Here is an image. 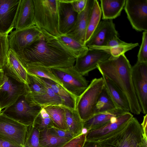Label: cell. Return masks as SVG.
Wrapping results in <instances>:
<instances>
[{
	"mask_svg": "<svg viewBox=\"0 0 147 147\" xmlns=\"http://www.w3.org/2000/svg\"><path fill=\"white\" fill-rule=\"evenodd\" d=\"M40 30L41 34L39 38L18 56L24 67L27 65L47 68L74 66L76 58L60 43L56 36Z\"/></svg>",
	"mask_w": 147,
	"mask_h": 147,
	"instance_id": "cell-1",
	"label": "cell"
},
{
	"mask_svg": "<svg viewBox=\"0 0 147 147\" xmlns=\"http://www.w3.org/2000/svg\"><path fill=\"white\" fill-rule=\"evenodd\" d=\"M97 68L124 94L129 102L130 112L140 114L141 111L133 85L132 66L125 54L116 57L111 55L99 63Z\"/></svg>",
	"mask_w": 147,
	"mask_h": 147,
	"instance_id": "cell-2",
	"label": "cell"
},
{
	"mask_svg": "<svg viewBox=\"0 0 147 147\" xmlns=\"http://www.w3.org/2000/svg\"><path fill=\"white\" fill-rule=\"evenodd\" d=\"M99 142L102 147H147V138L141 124L134 117L121 131Z\"/></svg>",
	"mask_w": 147,
	"mask_h": 147,
	"instance_id": "cell-3",
	"label": "cell"
},
{
	"mask_svg": "<svg viewBox=\"0 0 147 147\" xmlns=\"http://www.w3.org/2000/svg\"><path fill=\"white\" fill-rule=\"evenodd\" d=\"M34 24L57 36L59 31L58 0H33Z\"/></svg>",
	"mask_w": 147,
	"mask_h": 147,
	"instance_id": "cell-4",
	"label": "cell"
},
{
	"mask_svg": "<svg viewBox=\"0 0 147 147\" xmlns=\"http://www.w3.org/2000/svg\"><path fill=\"white\" fill-rule=\"evenodd\" d=\"M102 77L93 79L76 100V109L81 119L85 121L94 115V109L99 96L104 87Z\"/></svg>",
	"mask_w": 147,
	"mask_h": 147,
	"instance_id": "cell-5",
	"label": "cell"
},
{
	"mask_svg": "<svg viewBox=\"0 0 147 147\" xmlns=\"http://www.w3.org/2000/svg\"><path fill=\"white\" fill-rule=\"evenodd\" d=\"M49 68L61 83L62 86L77 98L89 85L88 81L75 69L74 66Z\"/></svg>",
	"mask_w": 147,
	"mask_h": 147,
	"instance_id": "cell-6",
	"label": "cell"
},
{
	"mask_svg": "<svg viewBox=\"0 0 147 147\" xmlns=\"http://www.w3.org/2000/svg\"><path fill=\"white\" fill-rule=\"evenodd\" d=\"M28 126L0 113V139L24 147Z\"/></svg>",
	"mask_w": 147,
	"mask_h": 147,
	"instance_id": "cell-7",
	"label": "cell"
},
{
	"mask_svg": "<svg viewBox=\"0 0 147 147\" xmlns=\"http://www.w3.org/2000/svg\"><path fill=\"white\" fill-rule=\"evenodd\" d=\"M25 95L20 96L12 104L1 112L18 122L29 126L32 124L42 108L38 106H30L26 99Z\"/></svg>",
	"mask_w": 147,
	"mask_h": 147,
	"instance_id": "cell-8",
	"label": "cell"
},
{
	"mask_svg": "<svg viewBox=\"0 0 147 147\" xmlns=\"http://www.w3.org/2000/svg\"><path fill=\"white\" fill-rule=\"evenodd\" d=\"M133 117L130 112L113 117L109 122L98 128L88 131L86 140L100 141L117 133L126 126Z\"/></svg>",
	"mask_w": 147,
	"mask_h": 147,
	"instance_id": "cell-9",
	"label": "cell"
},
{
	"mask_svg": "<svg viewBox=\"0 0 147 147\" xmlns=\"http://www.w3.org/2000/svg\"><path fill=\"white\" fill-rule=\"evenodd\" d=\"M41 34V30L35 25L11 31L8 36L9 49L18 56L25 48L37 40Z\"/></svg>",
	"mask_w": 147,
	"mask_h": 147,
	"instance_id": "cell-10",
	"label": "cell"
},
{
	"mask_svg": "<svg viewBox=\"0 0 147 147\" xmlns=\"http://www.w3.org/2000/svg\"><path fill=\"white\" fill-rule=\"evenodd\" d=\"M4 71L7 76V79L0 88L1 111L12 104L20 96L29 92L26 84L18 81Z\"/></svg>",
	"mask_w": 147,
	"mask_h": 147,
	"instance_id": "cell-11",
	"label": "cell"
},
{
	"mask_svg": "<svg viewBox=\"0 0 147 147\" xmlns=\"http://www.w3.org/2000/svg\"><path fill=\"white\" fill-rule=\"evenodd\" d=\"M132 76L135 92L141 112L147 114V62H137L132 66Z\"/></svg>",
	"mask_w": 147,
	"mask_h": 147,
	"instance_id": "cell-12",
	"label": "cell"
},
{
	"mask_svg": "<svg viewBox=\"0 0 147 147\" xmlns=\"http://www.w3.org/2000/svg\"><path fill=\"white\" fill-rule=\"evenodd\" d=\"M124 7L133 28L147 32V0H126Z\"/></svg>",
	"mask_w": 147,
	"mask_h": 147,
	"instance_id": "cell-13",
	"label": "cell"
},
{
	"mask_svg": "<svg viewBox=\"0 0 147 147\" xmlns=\"http://www.w3.org/2000/svg\"><path fill=\"white\" fill-rule=\"evenodd\" d=\"M111 56L109 53L105 51L88 49L85 54L76 58L74 67L83 76L87 75L89 72L97 68L99 63Z\"/></svg>",
	"mask_w": 147,
	"mask_h": 147,
	"instance_id": "cell-14",
	"label": "cell"
},
{
	"mask_svg": "<svg viewBox=\"0 0 147 147\" xmlns=\"http://www.w3.org/2000/svg\"><path fill=\"white\" fill-rule=\"evenodd\" d=\"M118 35L113 20H103L100 22L85 44L89 49L102 47L114 37Z\"/></svg>",
	"mask_w": 147,
	"mask_h": 147,
	"instance_id": "cell-15",
	"label": "cell"
},
{
	"mask_svg": "<svg viewBox=\"0 0 147 147\" xmlns=\"http://www.w3.org/2000/svg\"><path fill=\"white\" fill-rule=\"evenodd\" d=\"M21 0H0V34H8L14 28Z\"/></svg>",
	"mask_w": 147,
	"mask_h": 147,
	"instance_id": "cell-16",
	"label": "cell"
},
{
	"mask_svg": "<svg viewBox=\"0 0 147 147\" xmlns=\"http://www.w3.org/2000/svg\"><path fill=\"white\" fill-rule=\"evenodd\" d=\"M58 0L59 32L60 34H66L74 27L78 13L74 10L70 3L64 0Z\"/></svg>",
	"mask_w": 147,
	"mask_h": 147,
	"instance_id": "cell-17",
	"label": "cell"
},
{
	"mask_svg": "<svg viewBox=\"0 0 147 147\" xmlns=\"http://www.w3.org/2000/svg\"><path fill=\"white\" fill-rule=\"evenodd\" d=\"M94 0H87L84 10L78 14L75 24L67 34L82 44H85V39L88 22Z\"/></svg>",
	"mask_w": 147,
	"mask_h": 147,
	"instance_id": "cell-18",
	"label": "cell"
},
{
	"mask_svg": "<svg viewBox=\"0 0 147 147\" xmlns=\"http://www.w3.org/2000/svg\"><path fill=\"white\" fill-rule=\"evenodd\" d=\"M34 12L33 0H21L14 28L18 30L34 25Z\"/></svg>",
	"mask_w": 147,
	"mask_h": 147,
	"instance_id": "cell-19",
	"label": "cell"
},
{
	"mask_svg": "<svg viewBox=\"0 0 147 147\" xmlns=\"http://www.w3.org/2000/svg\"><path fill=\"white\" fill-rule=\"evenodd\" d=\"M47 85V91L44 94H38L29 92L25 95V99L30 106H38L42 108L50 106H63L60 98Z\"/></svg>",
	"mask_w": 147,
	"mask_h": 147,
	"instance_id": "cell-20",
	"label": "cell"
},
{
	"mask_svg": "<svg viewBox=\"0 0 147 147\" xmlns=\"http://www.w3.org/2000/svg\"><path fill=\"white\" fill-rule=\"evenodd\" d=\"M3 70L18 81L27 84V71L17 54L10 49Z\"/></svg>",
	"mask_w": 147,
	"mask_h": 147,
	"instance_id": "cell-21",
	"label": "cell"
},
{
	"mask_svg": "<svg viewBox=\"0 0 147 147\" xmlns=\"http://www.w3.org/2000/svg\"><path fill=\"white\" fill-rule=\"evenodd\" d=\"M104 87L116 108L125 112H130L129 102L123 93L108 78L102 75Z\"/></svg>",
	"mask_w": 147,
	"mask_h": 147,
	"instance_id": "cell-22",
	"label": "cell"
},
{
	"mask_svg": "<svg viewBox=\"0 0 147 147\" xmlns=\"http://www.w3.org/2000/svg\"><path fill=\"white\" fill-rule=\"evenodd\" d=\"M126 112L116 108L109 111L94 114L91 118L84 122L83 128L87 131L100 127L109 122L114 117Z\"/></svg>",
	"mask_w": 147,
	"mask_h": 147,
	"instance_id": "cell-23",
	"label": "cell"
},
{
	"mask_svg": "<svg viewBox=\"0 0 147 147\" xmlns=\"http://www.w3.org/2000/svg\"><path fill=\"white\" fill-rule=\"evenodd\" d=\"M138 45V43L126 42L120 40L118 36H116L109 40L104 46L91 49L105 51L109 53L112 56L116 57L125 54Z\"/></svg>",
	"mask_w": 147,
	"mask_h": 147,
	"instance_id": "cell-24",
	"label": "cell"
},
{
	"mask_svg": "<svg viewBox=\"0 0 147 147\" xmlns=\"http://www.w3.org/2000/svg\"><path fill=\"white\" fill-rule=\"evenodd\" d=\"M40 78L60 98L62 102V106L71 110L76 109L77 98L75 96L63 86L53 81Z\"/></svg>",
	"mask_w": 147,
	"mask_h": 147,
	"instance_id": "cell-25",
	"label": "cell"
},
{
	"mask_svg": "<svg viewBox=\"0 0 147 147\" xmlns=\"http://www.w3.org/2000/svg\"><path fill=\"white\" fill-rule=\"evenodd\" d=\"M100 1L102 19L112 20L120 15L126 0H101Z\"/></svg>",
	"mask_w": 147,
	"mask_h": 147,
	"instance_id": "cell-26",
	"label": "cell"
},
{
	"mask_svg": "<svg viewBox=\"0 0 147 147\" xmlns=\"http://www.w3.org/2000/svg\"><path fill=\"white\" fill-rule=\"evenodd\" d=\"M60 43L77 58L85 54L88 49L84 45L67 34H59L56 36Z\"/></svg>",
	"mask_w": 147,
	"mask_h": 147,
	"instance_id": "cell-27",
	"label": "cell"
},
{
	"mask_svg": "<svg viewBox=\"0 0 147 147\" xmlns=\"http://www.w3.org/2000/svg\"><path fill=\"white\" fill-rule=\"evenodd\" d=\"M65 112V122L68 130L73 138L82 134L84 122L76 109L71 110L63 107Z\"/></svg>",
	"mask_w": 147,
	"mask_h": 147,
	"instance_id": "cell-28",
	"label": "cell"
},
{
	"mask_svg": "<svg viewBox=\"0 0 147 147\" xmlns=\"http://www.w3.org/2000/svg\"><path fill=\"white\" fill-rule=\"evenodd\" d=\"M71 139L53 135L46 129L39 132V143L40 147H62Z\"/></svg>",
	"mask_w": 147,
	"mask_h": 147,
	"instance_id": "cell-29",
	"label": "cell"
},
{
	"mask_svg": "<svg viewBox=\"0 0 147 147\" xmlns=\"http://www.w3.org/2000/svg\"><path fill=\"white\" fill-rule=\"evenodd\" d=\"M44 108L49 115L55 126L68 130L65 122V112L63 106H50Z\"/></svg>",
	"mask_w": 147,
	"mask_h": 147,
	"instance_id": "cell-30",
	"label": "cell"
},
{
	"mask_svg": "<svg viewBox=\"0 0 147 147\" xmlns=\"http://www.w3.org/2000/svg\"><path fill=\"white\" fill-rule=\"evenodd\" d=\"M102 14L100 7L98 1L97 0H94L89 16L86 31L85 44L90 38L100 22Z\"/></svg>",
	"mask_w": 147,
	"mask_h": 147,
	"instance_id": "cell-31",
	"label": "cell"
},
{
	"mask_svg": "<svg viewBox=\"0 0 147 147\" xmlns=\"http://www.w3.org/2000/svg\"><path fill=\"white\" fill-rule=\"evenodd\" d=\"M117 108L104 87L97 100L94 109V115L109 111Z\"/></svg>",
	"mask_w": 147,
	"mask_h": 147,
	"instance_id": "cell-32",
	"label": "cell"
},
{
	"mask_svg": "<svg viewBox=\"0 0 147 147\" xmlns=\"http://www.w3.org/2000/svg\"><path fill=\"white\" fill-rule=\"evenodd\" d=\"M26 84L29 92L39 94L47 91V84L39 77L28 73Z\"/></svg>",
	"mask_w": 147,
	"mask_h": 147,
	"instance_id": "cell-33",
	"label": "cell"
},
{
	"mask_svg": "<svg viewBox=\"0 0 147 147\" xmlns=\"http://www.w3.org/2000/svg\"><path fill=\"white\" fill-rule=\"evenodd\" d=\"M25 68L27 73L29 74L51 80L62 86L61 83L49 68L33 65H27Z\"/></svg>",
	"mask_w": 147,
	"mask_h": 147,
	"instance_id": "cell-34",
	"label": "cell"
},
{
	"mask_svg": "<svg viewBox=\"0 0 147 147\" xmlns=\"http://www.w3.org/2000/svg\"><path fill=\"white\" fill-rule=\"evenodd\" d=\"M32 125L39 131L55 126L49 115L44 108L41 109Z\"/></svg>",
	"mask_w": 147,
	"mask_h": 147,
	"instance_id": "cell-35",
	"label": "cell"
},
{
	"mask_svg": "<svg viewBox=\"0 0 147 147\" xmlns=\"http://www.w3.org/2000/svg\"><path fill=\"white\" fill-rule=\"evenodd\" d=\"M8 35L0 34V69H3L6 63L9 49Z\"/></svg>",
	"mask_w": 147,
	"mask_h": 147,
	"instance_id": "cell-36",
	"label": "cell"
},
{
	"mask_svg": "<svg viewBox=\"0 0 147 147\" xmlns=\"http://www.w3.org/2000/svg\"><path fill=\"white\" fill-rule=\"evenodd\" d=\"M39 132L32 124L28 126L24 147H40L39 143Z\"/></svg>",
	"mask_w": 147,
	"mask_h": 147,
	"instance_id": "cell-37",
	"label": "cell"
},
{
	"mask_svg": "<svg viewBox=\"0 0 147 147\" xmlns=\"http://www.w3.org/2000/svg\"><path fill=\"white\" fill-rule=\"evenodd\" d=\"M137 57V61L147 62V32H143L142 42Z\"/></svg>",
	"mask_w": 147,
	"mask_h": 147,
	"instance_id": "cell-38",
	"label": "cell"
},
{
	"mask_svg": "<svg viewBox=\"0 0 147 147\" xmlns=\"http://www.w3.org/2000/svg\"><path fill=\"white\" fill-rule=\"evenodd\" d=\"M86 134H82L73 138L62 147H83L86 140Z\"/></svg>",
	"mask_w": 147,
	"mask_h": 147,
	"instance_id": "cell-39",
	"label": "cell"
},
{
	"mask_svg": "<svg viewBox=\"0 0 147 147\" xmlns=\"http://www.w3.org/2000/svg\"><path fill=\"white\" fill-rule=\"evenodd\" d=\"M49 133L57 137L72 138L73 137L68 130H65L54 126L48 129Z\"/></svg>",
	"mask_w": 147,
	"mask_h": 147,
	"instance_id": "cell-40",
	"label": "cell"
},
{
	"mask_svg": "<svg viewBox=\"0 0 147 147\" xmlns=\"http://www.w3.org/2000/svg\"><path fill=\"white\" fill-rule=\"evenodd\" d=\"M70 3L74 10L78 14L83 11L86 6L87 0H64Z\"/></svg>",
	"mask_w": 147,
	"mask_h": 147,
	"instance_id": "cell-41",
	"label": "cell"
},
{
	"mask_svg": "<svg viewBox=\"0 0 147 147\" xmlns=\"http://www.w3.org/2000/svg\"><path fill=\"white\" fill-rule=\"evenodd\" d=\"M83 147H102V146L98 141L86 140Z\"/></svg>",
	"mask_w": 147,
	"mask_h": 147,
	"instance_id": "cell-42",
	"label": "cell"
},
{
	"mask_svg": "<svg viewBox=\"0 0 147 147\" xmlns=\"http://www.w3.org/2000/svg\"><path fill=\"white\" fill-rule=\"evenodd\" d=\"M147 114L144 117L142 123L141 124L145 136L147 138Z\"/></svg>",
	"mask_w": 147,
	"mask_h": 147,
	"instance_id": "cell-43",
	"label": "cell"
},
{
	"mask_svg": "<svg viewBox=\"0 0 147 147\" xmlns=\"http://www.w3.org/2000/svg\"><path fill=\"white\" fill-rule=\"evenodd\" d=\"M7 76L3 69H0V88L5 82Z\"/></svg>",
	"mask_w": 147,
	"mask_h": 147,
	"instance_id": "cell-44",
	"label": "cell"
},
{
	"mask_svg": "<svg viewBox=\"0 0 147 147\" xmlns=\"http://www.w3.org/2000/svg\"><path fill=\"white\" fill-rule=\"evenodd\" d=\"M1 147H18L7 142L3 141L0 139Z\"/></svg>",
	"mask_w": 147,
	"mask_h": 147,
	"instance_id": "cell-45",
	"label": "cell"
},
{
	"mask_svg": "<svg viewBox=\"0 0 147 147\" xmlns=\"http://www.w3.org/2000/svg\"><path fill=\"white\" fill-rule=\"evenodd\" d=\"M0 147H1V142L0 141Z\"/></svg>",
	"mask_w": 147,
	"mask_h": 147,
	"instance_id": "cell-46",
	"label": "cell"
},
{
	"mask_svg": "<svg viewBox=\"0 0 147 147\" xmlns=\"http://www.w3.org/2000/svg\"><path fill=\"white\" fill-rule=\"evenodd\" d=\"M1 109L0 107V113L1 112Z\"/></svg>",
	"mask_w": 147,
	"mask_h": 147,
	"instance_id": "cell-47",
	"label": "cell"
}]
</instances>
